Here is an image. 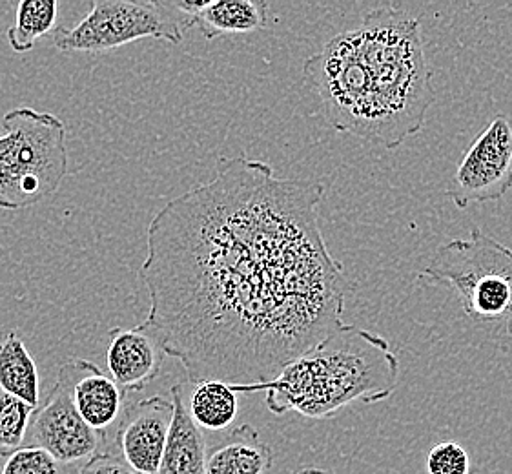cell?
<instances>
[{"mask_svg": "<svg viewBox=\"0 0 512 474\" xmlns=\"http://www.w3.org/2000/svg\"><path fill=\"white\" fill-rule=\"evenodd\" d=\"M35 409L21 398L0 391V456L21 449Z\"/></svg>", "mask_w": 512, "mask_h": 474, "instance_id": "obj_18", "label": "cell"}, {"mask_svg": "<svg viewBox=\"0 0 512 474\" xmlns=\"http://www.w3.org/2000/svg\"><path fill=\"white\" fill-rule=\"evenodd\" d=\"M0 391L39 407V371L26 343L15 330L0 341Z\"/></svg>", "mask_w": 512, "mask_h": 474, "instance_id": "obj_15", "label": "cell"}, {"mask_svg": "<svg viewBox=\"0 0 512 474\" xmlns=\"http://www.w3.org/2000/svg\"><path fill=\"white\" fill-rule=\"evenodd\" d=\"M174 413L172 400L150 396L130 405L119 418L115 444L119 456L137 473H159Z\"/></svg>", "mask_w": 512, "mask_h": 474, "instance_id": "obj_9", "label": "cell"}, {"mask_svg": "<svg viewBox=\"0 0 512 474\" xmlns=\"http://www.w3.org/2000/svg\"><path fill=\"white\" fill-rule=\"evenodd\" d=\"M427 474H471L469 453L456 442L434 445L425 458Z\"/></svg>", "mask_w": 512, "mask_h": 474, "instance_id": "obj_20", "label": "cell"}, {"mask_svg": "<svg viewBox=\"0 0 512 474\" xmlns=\"http://www.w3.org/2000/svg\"><path fill=\"white\" fill-rule=\"evenodd\" d=\"M57 15V0H21L17 4L13 26L6 33L11 50L17 53L33 50L35 42L55 31Z\"/></svg>", "mask_w": 512, "mask_h": 474, "instance_id": "obj_17", "label": "cell"}, {"mask_svg": "<svg viewBox=\"0 0 512 474\" xmlns=\"http://www.w3.org/2000/svg\"><path fill=\"white\" fill-rule=\"evenodd\" d=\"M57 378L66 383L77 411L95 431L106 433L123 416L124 392L92 361L68 360Z\"/></svg>", "mask_w": 512, "mask_h": 474, "instance_id": "obj_11", "label": "cell"}, {"mask_svg": "<svg viewBox=\"0 0 512 474\" xmlns=\"http://www.w3.org/2000/svg\"><path fill=\"white\" fill-rule=\"evenodd\" d=\"M0 474H77L73 465L61 464L41 447H21L6 458Z\"/></svg>", "mask_w": 512, "mask_h": 474, "instance_id": "obj_19", "label": "cell"}, {"mask_svg": "<svg viewBox=\"0 0 512 474\" xmlns=\"http://www.w3.org/2000/svg\"><path fill=\"white\" fill-rule=\"evenodd\" d=\"M185 28V17L170 2L93 0L77 26H57L52 39L62 53H104L141 39L181 44Z\"/></svg>", "mask_w": 512, "mask_h": 474, "instance_id": "obj_6", "label": "cell"}, {"mask_svg": "<svg viewBox=\"0 0 512 474\" xmlns=\"http://www.w3.org/2000/svg\"><path fill=\"white\" fill-rule=\"evenodd\" d=\"M272 464V449L252 425L243 423L208 451L205 474H265Z\"/></svg>", "mask_w": 512, "mask_h": 474, "instance_id": "obj_13", "label": "cell"}, {"mask_svg": "<svg viewBox=\"0 0 512 474\" xmlns=\"http://www.w3.org/2000/svg\"><path fill=\"white\" fill-rule=\"evenodd\" d=\"M296 474H327L325 471H321L318 467H305V469H301V471H297Z\"/></svg>", "mask_w": 512, "mask_h": 474, "instance_id": "obj_22", "label": "cell"}, {"mask_svg": "<svg viewBox=\"0 0 512 474\" xmlns=\"http://www.w3.org/2000/svg\"><path fill=\"white\" fill-rule=\"evenodd\" d=\"M108 336L106 363L113 382L124 394L143 391L163 369L166 352L161 341L144 323L134 329H112Z\"/></svg>", "mask_w": 512, "mask_h": 474, "instance_id": "obj_10", "label": "cell"}, {"mask_svg": "<svg viewBox=\"0 0 512 474\" xmlns=\"http://www.w3.org/2000/svg\"><path fill=\"white\" fill-rule=\"evenodd\" d=\"M323 197V183L241 155L155 214L143 323L190 383L270 382L345 325L349 281L321 232Z\"/></svg>", "mask_w": 512, "mask_h": 474, "instance_id": "obj_1", "label": "cell"}, {"mask_svg": "<svg viewBox=\"0 0 512 474\" xmlns=\"http://www.w3.org/2000/svg\"><path fill=\"white\" fill-rule=\"evenodd\" d=\"M28 436L31 445L41 447L66 465L88 462L101 453L106 442V433L95 431L84 422L61 378H57L52 391L33 414Z\"/></svg>", "mask_w": 512, "mask_h": 474, "instance_id": "obj_8", "label": "cell"}, {"mask_svg": "<svg viewBox=\"0 0 512 474\" xmlns=\"http://www.w3.org/2000/svg\"><path fill=\"white\" fill-rule=\"evenodd\" d=\"M77 474H139L130 465L124 462L119 454L106 453L95 454L88 462L81 465Z\"/></svg>", "mask_w": 512, "mask_h": 474, "instance_id": "obj_21", "label": "cell"}, {"mask_svg": "<svg viewBox=\"0 0 512 474\" xmlns=\"http://www.w3.org/2000/svg\"><path fill=\"white\" fill-rule=\"evenodd\" d=\"M0 208L31 207L59 190L68 174L66 126L57 115L28 106L2 119Z\"/></svg>", "mask_w": 512, "mask_h": 474, "instance_id": "obj_5", "label": "cell"}, {"mask_svg": "<svg viewBox=\"0 0 512 474\" xmlns=\"http://www.w3.org/2000/svg\"><path fill=\"white\" fill-rule=\"evenodd\" d=\"M186 383L172 387V402L175 413L168 442L164 447L163 462L157 474H205V436L201 427L194 422L185 402Z\"/></svg>", "mask_w": 512, "mask_h": 474, "instance_id": "obj_12", "label": "cell"}, {"mask_svg": "<svg viewBox=\"0 0 512 474\" xmlns=\"http://www.w3.org/2000/svg\"><path fill=\"white\" fill-rule=\"evenodd\" d=\"M330 126L394 150L418 134L434 103L420 19L378 8L303 66Z\"/></svg>", "mask_w": 512, "mask_h": 474, "instance_id": "obj_2", "label": "cell"}, {"mask_svg": "<svg viewBox=\"0 0 512 474\" xmlns=\"http://www.w3.org/2000/svg\"><path fill=\"white\" fill-rule=\"evenodd\" d=\"M512 188V124L496 115L476 137L452 176L445 197L460 210L500 201Z\"/></svg>", "mask_w": 512, "mask_h": 474, "instance_id": "obj_7", "label": "cell"}, {"mask_svg": "<svg viewBox=\"0 0 512 474\" xmlns=\"http://www.w3.org/2000/svg\"><path fill=\"white\" fill-rule=\"evenodd\" d=\"M188 411L194 422L206 431H223L236 422L239 402L237 392L225 382L192 383Z\"/></svg>", "mask_w": 512, "mask_h": 474, "instance_id": "obj_16", "label": "cell"}, {"mask_svg": "<svg viewBox=\"0 0 512 474\" xmlns=\"http://www.w3.org/2000/svg\"><path fill=\"white\" fill-rule=\"evenodd\" d=\"M400 383V361L389 341L370 330L343 325L290 361L274 380L232 385L239 392H267L268 411L327 420L352 403L387 400Z\"/></svg>", "mask_w": 512, "mask_h": 474, "instance_id": "obj_3", "label": "cell"}, {"mask_svg": "<svg viewBox=\"0 0 512 474\" xmlns=\"http://www.w3.org/2000/svg\"><path fill=\"white\" fill-rule=\"evenodd\" d=\"M418 281L451 289L471 320L512 336V248L480 228L441 245Z\"/></svg>", "mask_w": 512, "mask_h": 474, "instance_id": "obj_4", "label": "cell"}, {"mask_svg": "<svg viewBox=\"0 0 512 474\" xmlns=\"http://www.w3.org/2000/svg\"><path fill=\"white\" fill-rule=\"evenodd\" d=\"M268 21V4L263 0H210L192 19L206 41L223 35L263 30Z\"/></svg>", "mask_w": 512, "mask_h": 474, "instance_id": "obj_14", "label": "cell"}]
</instances>
